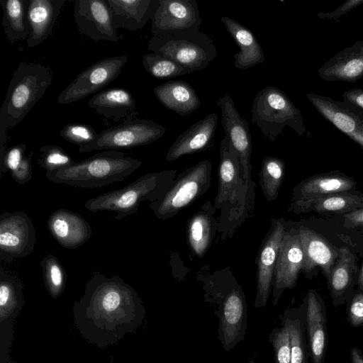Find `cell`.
Instances as JSON below:
<instances>
[{"instance_id":"7402d4cb","label":"cell","mask_w":363,"mask_h":363,"mask_svg":"<svg viewBox=\"0 0 363 363\" xmlns=\"http://www.w3.org/2000/svg\"><path fill=\"white\" fill-rule=\"evenodd\" d=\"M328 82H355L363 77V40L335 55L318 70Z\"/></svg>"},{"instance_id":"9a60e30c","label":"cell","mask_w":363,"mask_h":363,"mask_svg":"<svg viewBox=\"0 0 363 363\" xmlns=\"http://www.w3.org/2000/svg\"><path fill=\"white\" fill-rule=\"evenodd\" d=\"M286 227L283 219H272L257 258V291L254 306H266L272 288L276 262Z\"/></svg>"},{"instance_id":"bcb514c9","label":"cell","mask_w":363,"mask_h":363,"mask_svg":"<svg viewBox=\"0 0 363 363\" xmlns=\"http://www.w3.org/2000/svg\"><path fill=\"white\" fill-rule=\"evenodd\" d=\"M347 228L363 227V208L342 215Z\"/></svg>"},{"instance_id":"ee69618b","label":"cell","mask_w":363,"mask_h":363,"mask_svg":"<svg viewBox=\"0 0 363 363\" xmlns=\"http://www.w3.org/2000/svg\"><path fill=\"white\" fill-rule=\"evenodd\" d=\"M13 179L19 184L24 185L32 179L31 157H25L16 169L10 172Z\"/></svg>"},{"instance_id":"277c9868","label":"cell","mask_w":363,"mask_h":363,"mask_svg":"<svg viewBox=\"0 0 363 363\" xmlns=\"http://www.w3.org/2000/svg\"><path fill=\"white\" fill-rule=\"evenodd\" d=\"M52 82L50 69L40 63L21 62L10 80L0 108V133L23 120Z\"/></svg>"},{"instance_id":"1f68e13d","label":"cell","mask_w":363,"mask_h":363,"mask_svg":"<svg viewBox=\"0 0 363 363\" xmlns=\"http://www.w3.org/2000/svg\"><path fill=\"white\" fill-rule=\"evenodd\" d=\"M305 317L306 305L303 307L286 310L282 317L281 323L286 325L290 336V363H309Z\"/></svg>"},{"instance_id":"603a6c76","label":"cell","mask_w":363,"mask_h":363,"mask_svg":"<svg viewBox=\"0 0 363 363\" xmlns=\"http://www.w3.org/2000/svg\"><path fill=\"white\" fill-rule=\"evenodd\" d=\"M65 0H29L27 18L30 33L26 40L28 48H34L52 34Z\"/></svg>"},{"instance_id":"ffe728a7","label":"cell","mask_w":363,"mask_h":363,"mask_svg":"<svg viewBox=\"0 0 363 363\" xmlns=\"http://www.w3.org/2000/svg\"><path fill=\"white\" fill-rule=\"evenodd\" d=\"M50 235L63 247L76 249L91 236L89 223L80 214L60 208L52 212L47 221Z\"/></svg>"},{"instance_id":"4fadbf2b","label":"cell","mask_w":363,"mask_h":363,"mask_svg":"<svg viewBox=\"0 0 363 363\" xmlns=\"http://www.w3.org/2000/svg\"><path fill=\"white\" fill-rule=\"evenodd\" d=\"M151 19V33L164 36L189 29L199 28L202 19L196 0H158Z\"/></svg>"},{"instance_id":"f6af8a7d","label":"cell","mask_w":363,"mask_h":363,"mask_svg":"<svg viewBox=\"0 0 363 363\" xmlns=\"http://www.w3.org/2000/svg\"><path fill=\"white\" fill-rule=\"evenodd\" d=\"M343 101L363 114V89L355 88L342 94Z\"/></svg>"},{"instance_id":"f1b7e54d","label":"cell","mask_w":363,"mask_h":363,"mask_svg":"<svg viewBox=\"0 0 363 363\" xmlns=\"http://www.w3.org/2000/svg\"><path fill=\"white\" fill-rule=\"evenodd\" d=\"M153 92L165 108L182 116L193 113L201 103L191 84L182 80H172L157 86Z\"/></svg>"},{"instance_id":"8d00e7d4","label":"cell","mask_w":363,"mask_h":363,"mask_svg":"<svg viewBox=\"0 0 363 363\" xmlns=\"http://www.w3.org/2000/svg\"><path fill=\"white\" fill-rule=\"evenodd\" d=\"M143 65L147 72L157 78H173L194 72L175 61L157 53L143 56Z\"/></svg>"},{"instance_id":"8fae6325","label":"cell","mask_w":363,"mask_h":363,"mask_svg":"<svg viewBox=\"0 0 363 363\" xmlns=\"http://www.w3.org/2000/svg\"><path fill=\"white\" fill-rule=\"evenodd\" d=\"M128 56L118 55L101 60L82 72L60 94L57 102L68 104L96 92L113 81L126 63Z\"/></svg>"},{"instance_id":"7dc6e473","label":"cell","mask_w":363,"mask_h":363,"mask_svg":"<svg viewBox=\"0 0 363 363\" xmlns=\"http://www.w3.org/2000/svg\"><path fill=\"white\" fill-rule=\"evenodd\" d=\"M350 359L352 363H363V353L358 347L350 350Z\"/></svg>"},{"instance_id":"e0dca14e","label":"cell","mask_w":363,"mask_h":363,"mask_svg":"<svg viewBox=\"0 0 363 363\" xmlns=\"http://www.w3.org/2000/svg\"><path fill=\"white\" fill-rule=\"evenodd\" d=\"M74 18L80 33L95 42L120 40L106 0H76Z\"/></svg>"},{"instance_id":"484cf974","label":"cell","mask_w":363,"mask_h":363,"mask_svg":"<svg viewBox=\"0 0 363 363\" xmlns=\"http://www.w3.org/2000/svg\"><path fill=\"white\" fill-rule=\"evenodd\" d=\"M220 21L240 48L234 55V65L246 69L265 62L263 50L254 33L247 27L228 16H221Z\"/></svg>"},{"instance_id":"44dd1931","label":"cell","mask_w":363,"mask_h":363,"mask_svg":"<svg viewBox=\"0 0 363 363\" xmlns=\"http://www.w3.org/2000/svg\"><path fill=\"white\" fill-rule=\"evenodd\" d=\"M218 120V115L212 113L194 123L177 138L165 160L173 162L182 156L206 150L213 142Z\"/></svg>"},{"instance_id":"6da1fadb","label":"cell","mask_w":363,"mask_h":363,"mask_svg":"<svg viewBox=\"0 0 363 363\" xmlns=\"http://www.w3.org/2000/svg\"><path fill=\"white\" fill-rule=\"evenodd\" d=\"M75 327L100 348L113 345L143 323L145 310L137 291L117 275L95 272L72 306Z\"/></svg>"},{"instance_id":"f907efd6","label":"cell","mask_w":363,"mask_h":363,"mask_svg":"<svg viewBox=\"0 0 363 363\" xmlns=\"http://www.w3.org/2000/svg\"><path fill=\"white\" fill-rule=\"evenodd\" d=\"M248 363H256V362H255V361L252 360V361H250V362H248Z\"/></svg>"},{"instance_id":"4316f807","label":"cell","mask_w":363,"mask_h":363,"mask_svg":"<svg viewBox=\"0 0 363 363\" xmlns=\"http://www.w3.org/2000/svg\"><path fill=\"white\" fill-rule=\"evenodd\" d=\"M298 230L303 253L302 270L309 273L319 266L328 280L334 267L335 252L321 236L308 228L302 225Z\"/></svg>"},{"instance_id":"d6a6232c","label":"cell","mask_w":363,"mask_h":363,"mask_svg":"<svg viewBox=\"0 0 363 363\" xmlns=\"http://www.w3.org/2000/svg\"><path fill=\"white\" fill-rule=\"evenodd\" d=\"M3 10L2 26L11 43L27 40L30 26L27 18L28 0H0Z\"/></svg>"},{"instance_id":"cb8c5ba5","label":"cell","mask_w":363,"mask_h":363,"mask_svg":"<svg viewBox=\"0 0 363 363\" xmlns=\"http://www.w3.org/2000/svg\"><path fill=\"white\" fill-rule=\"evenodd\" d=\"M114 27L130 31L143 29L152 19L158 0H106Z\"/></svg>"},{"instance_id":"f35d334b","label":"cell","mask_w":363,"mask_h":363,"mask_svg":"<svg viewBox=\"0 0 363 363\" xmlns=\"http://www.w3.org/2000/svg\"><path fill=\"white\" fill-rule=\"evenodd\" d=\"M38 164L46 172H52L72 165L75 162L62 147L57 145H45L40 148Z\"/></svg>"},{"instance_id":"b9f144b4","label":"cell","mask_w":363,"mask_h":363,"mask_svg":"<svg viewBox=\"0 0 363 363\" xmlns=\"http://www.w3.org/2000/svg\"><path fill=\"white\" fill-rule=\"evenodd\" d=\"M347 321L352 327L363 325V292L352 298L347 311Z\"/></svg>"},{"instance_id":"7bdbcfd3","label":"cell","mask_w":363,"mask_h":363,"mask_svg":"<svg viewBox=\"0 0 363 363\" xmlns=\"http://www.w3.org/2000/svg\"><path fill=\"white\" fill-rule=\"evenodd\" d=\"M363 4V0H348L345 1L337 9L331 12H320L318 16L320 19H328L340 22V18L353 9Z\"/></svg>"},{"instance_id":"74e56055","label":"cell","mask_w":363,"mask_h":363,"mask_svg":"<svg viewBox=\"0 0 363 363\" xmlns=\"http://www.w3.org/2000/svg\"><path fill=\"white\" fill-rule=\"evenodd\" d=\"M61 138L78 146L80 152H91L99 133L93 127L83 123L67 124L60 131Z\"/></svg>"},{"instance_id":"83f0119b","label":"cell","mask_w":363,"mask_h":363,"mask_svg":"<svg viewBox=\"0 0 363 363\" xmlns=\"http://www.w3.org/2000/svg\"><path fill=\"white\" fill-rule=\"evenodd\" d=\"M363 208V194H333L308 200L291 201L289 211L294 213H334L346 214Z\"/></svg>"},{"instance_id":"681fc988","label":"cell","mask_w":363,"mask_h":363,"mask_svg":"<svg viewBox=\"0 0 363 363\" xmlns=\"http://www.w3.org/2000/svg\"><path fill=\"white\" fill-rule=\"evenodd\" d=\"M3 363H15L13 362L11 359L5 362H3Z\"/></svg>"},{"instance_id":"e575fe53","label":"cell","mask_w":363,"mask_h":363,"mask_svg":"<svg viewBox=\"0 0 363 363\" xmlns=\"http://www.w3.org/2000/svg\"><path fill=\"white\" fill-rule=\"evenodd\" d=\"M285 174L284 162L278 157H265L259 174V184L268 201L277 199Z\"/></svg>"},{"instance_id":"d6986e66","label":"cell","mask_w":363,"mask_h":363,"mask_svg":"<svg viewBox=\"0 0 363 363\" xmlns=\"http://www.w3.org/2000/svg\"><path fill=\"white\" fill-rule=\"evenodd\" d=\"M305 328L312 363H325L328 346L326 308L320 295L308 290L306 297Z\"/></svg>"},{"instance_id":"3957f363","label":"cell","mask_w":363,"mask_h":363,"mask_svg":"<svg viewBox=\"0 0 363 363\" xmlns=\"http://www.w3.org/2000/svg\"><path fill=\"white\" fill-rule=\"evenodd\" d=\"M142 161L118 150H106L58 171L46 172L58 184L94 189L122 182L142 164Z\"/></svg>"},{"instance_id":"ac0fdd59","label":"cell","mask_w":363,"mask_h":363,"mask_svg":"<svg viewBox=\"0 0 363 363\" xmlns=\"http://www.w3.org/2000/svg\"><path fill=\"white\" fill-rule=\"evenodd\" d=\"M307 99L318 113L363 150V114L342 101L308 93Z\"/></svg>"},{"instance_id":"7c38bea8","label":"cell","mask_w":363,"mask_h":363,"mask_svg":"<svg viewBox=\"0 0 363 363\" xmlns=\"http://www.w3.org/2000/svg\"><path fill=\"white\" fill-rule=\"evenodd\" d=\"M23 286L16 276L0 267V363L10 359L14 323L23 306Z\"/></svg>"},{"instance_id":"7a4b0ae2","label":"cell","mask_w":363,"mask_h":363,"mask_svg":"<svg viewBox=\"0 0 363 363\" xmlns=\"http://www.w3.org/2000/svg\"><path fill=\"white\" fill-rule=\"evenodd\" d=\"M218 176V188L213 207L220 211L217 232L224 241L231 238L252 216L255 196V184L244 179L238 155L227 135L220 145Z\"/></svg>"},{"instance_id":"c3c4849f","label":"cell","mask_w":363,"mask_h":363,"mask_svg":"<svg viewBox=\"0 0 363 363\" xmlns=\"http://www.w3.org/2000/svg\"><path fill=\"white\" fill-rule=\"evenodd\" d=\"M359 285L361 289L363 290V265H362V271H361L359 278Z\"/></svg>"},{"instance_id":"52a82bcc","label":"cell","mask_w":363,"mask_h":363,"mask_svg":"<svg viewBox=\"0 0 363 363\" xmlns=\"http://www.w3.org/2000/svg\"><path fill=\"white\" fill-rule=\"evenodd\" d=\"M147 49L195 71L206 68L217 55L213 40L199 30L189 29L164 35H152Z\"/></svg>"},{"instance_id":"f546056e","label":"cell","mask_w":363,"mask_h":363,"mask_svg":"<svg viewBox=\"0 0 363 363\" xmlns=\"http://www.w3.org/2000/svg\"><path fill=\"white\" fill-rule=\"evenodd\" d=\"M216 211L210 202L206 203L188 223V242L193 252L199 257L206 254L218 230Z\"/></svg>"},{"instance_id":"8992f818","label":"cell","mask_w":363,"mask_h":363,"mask_svg":"<svg viewBox=\"0 0 363 363\" xmlns=\"http://www.w3.org/2000/svg\"><path fill=\"white\" fill-rule=\"evenodd\" d=\"M251 118L271 142L277 139L286 126L300 136L306 133L300 110L275 86H268L257 92L253 100Z\"/></svg>"},{"instance_id":"5bb4252c","label":"cell","mask_w":363,"mask_h":363,"mask_svg":"<svg viewBox=\"0 0 363 363\" xmlns=\"http://www.w3.org/2000/svg\"><path fill=\"white\" fill-rule=\"evenodd\" d=\"M303 253L298 230H286L277 257L272 281V303L276 306L284 291L294 288L302 270Z\"/></svg>"},{"instance_id":"ba28073f","label":"cell","mask_w":363,"mask_h":363,"mask_svg":"<svg viewBox=\"0 0 363 363\" xmlns=\"http://www.w3.org/2000/svg\"><path fill=\"white\" fill-rule=\"evenodd\" d=\"M211 172L212 164L206 160L186 168L160 199L150 203V208L158 219L172 218L208 191Z\"/></svg>"},{"instance_id":"4dcf8cb0","label":"cell","mask_w":363,"mask_h":363,"mask_svg":"<svg viewBox=\"0 0 363 363\" xmlns=\"http://www.w3.org/2000/svg\"><path fill=\"white\" fill-rule=\"evenodd\" d=\"M356 185L350 177L339 174H326L306 179L295 186L291 201L308 200L333 194L347 192Z\"/></svg>"},{"instance_id":"836d02e7","label":"cell","mask_w":363,"mask_h":363,"mask_svg":"<svg viewBox=\"0 0 363 363\" xmlns=\"http://www.w3.org/2000/svg\"><path fill=\"white\" fill-rule=\"evenodd\" d=\"M354 262V257L347 248L342 247L340 250L339 257L328 279L333 303L335 307L346 301L347 291L352 282Z\"/></svg>"},{"instance_id":"d590c367","label":"cell","mask_w":363,"mask_h":363,"mask_svg":"<svg viewBox=\"0 0 363 363\" xmlns=\"http://www.w3.org/2000/svg\"><path fill=\"white\" fill-rule=\"evenodd\" d=\"M43 270L45 286L53 298H58L63 292L66 284V272L57 257L48 254L40 262Z\"/></svg>"},{"instance_id":"5b68a950","label":"cell","mask_w":363,"mask_h":363,"mask_svg":"<svg viewBox=\"0 0 363 363\" xmlns=\"http://www.w3.org/2000/svg\"><path fill=\"white\" fill-rule=\"evenodd\" d=\"M177 175L176 169L147 173L123 188L89 199L84 207L92 213L114 212L115 219L120 220L136 213L142 202L152 203L160 199Z\"/></svg>"},{"instance_id":"2e32d148","label":"cell","mask_w":363,"mask_h":363,"mask_svg":"<svg viewBox=\"0 0 363 363\" xmlns=\"http://www.w3.org/2000/svg\"><path fill=\"white\" fill-rule=\"evenodd\" d=\"M218 106L220 109L221 124L225 135L238 155L243 178L250 181L252 143L248 121L241 116L231 96L225 94L219 97Z\"/></svg>"},{"instance_id":"30bf717a","label":"cell","mask_w":363,"mask_h":363,"mask_svg":"<svg viewBox=\"0 0 363 363\" xmlns=\"http://www.w3.org/2000/svg\"><path fill=\"white\" fill-rule=\"evenodd\" d=\"M33 223L21 211L4 212L0 215V259L11 262L31 255L35 247Z\"/></svg>"},{"instance_id":"60d3db41","label":"cell","mask_w":363,"mask_h":363,"mask_svg":"<svg viewBox=\"0 0 363 363\" xmlns=\"http://www.w3.org/2000/svg\"><path fill=\"white\" fill-rule=\"evenodd\" d=\"M26 149V145L20 143L6 151L3 162L0 164V179L6 171L11 172L17 169L25 158Z\"/></svg>"},{"instance_id":"ab89813d","label":"cell","mask_w":363,"mask_h":363,"mask_svg":"<svg viewBox=\"0 0 363 363\" xmlns=\"http://www.w3.org/2000/svg\"><path fill=\"white\" fill-rule=\"evenodd\" d=\"M268 339L273 347L274 363H290L291 342L286 325L281 323V328H274Z\"/></svg>"},{"instance_id":"d4e9b609","label":"cell","mask_w":363,"mask_h":363,"mask_svg":"<svg viewBox=\"0 0 363 363\" xmlns=\"http://www.w3.org/2000/svg\"><path fill=\"white\" fill-rule=\"evenodd\" d=\"M88 104L101 116L115 122L134 118L138 113L133 95L122 88H111L96 93Z\"/></svg>"},{"instance_id":"9c48e42d","label":"cell","mask_w":363,"mask_h":363,"mask_svg":"<svg viewBox=\"0 0 363 363\" xmlns=\"http://www.w3.org/2000/svg\"><path fill=\"white\" fill-rule=\"evenodd\" d=\"M165 128L152 120L129 118L99 133L94 150H118L149 145L164 135Z\"/></svg>"}]
</instances>
